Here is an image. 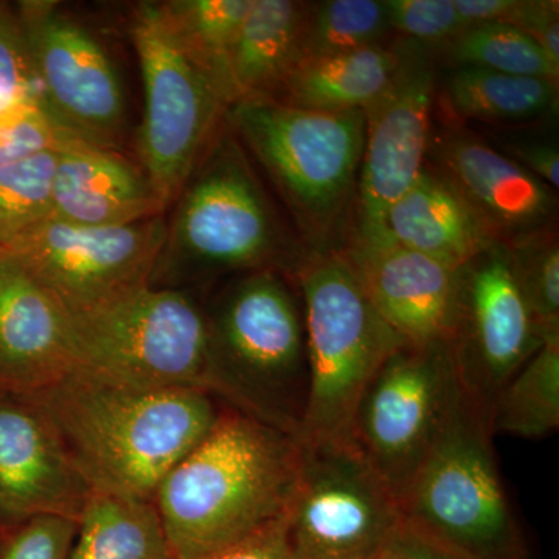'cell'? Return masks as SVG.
I'll list each match as a JSON object with an SVG mask.
<instances>
[{
    "label": "cell",
    "instance_id": "1",
    "mask_svg": "<svg viewBox=\"0 0 559 559\" xmlns=\"http://www.w3.org/2000/svg\"><path fill=\"white\" fill-rule=\"evenodd\" d=\"M21 396L40 412L92 492L138 499H154L224 407L201 390L134 388L76 366Z\"/></svg>",
    "mask_w": 559,
    "mask_h": 559
},
{
    "label": "cell",
    "instance_id": "2",
    "mask_svg": "<svg viewBox=\"0 0 559 559\" xmlns=\"http://www.w3.org/2000/svg\"><path fill=\"white\" fill-rule=\"evenodd\" d=\"M301 444L224 404L212 430L154 492L173 559H202L288 514Z\"/></svg>",
    "mask_w": 559,
    "mask_h": 559
},
{
    "label": "cell",
    "instance_id": "3",
    "mask_svg": "<svg viewBox=\"0 0 559 559\" xmlns=\"http://www.w3.org/2000/svg\"><path fill=\"white\" fill-rule=\"evenodd\" d=\"M173 202L151 285L190 290L266 270L294 277L310 257L283 226L226 120Z\"/></svg>",
    "mask_w": 559,
    "mask_h": 559
},
{
    "label": "cell",
    "instance_id": "4",
    "mask_svg": "<svg viewBox=\"0 0 559 559\" xmlns=\"http://www.w3.org/2000/svg\"><path fill=\"white\" fill-rule=\"evenodd\" d=\"M204 310L213 395L299 439L310 369L296 280L271 270L235 275Z\"/></svg>",
    "mask_w": 559,
    "mask_h": 559
},
{
    "label": "cell",
    "instance_id": "5",
    "mask_svg": "<svg viewBox=\"0 0 559 559\" xmlns=\"http://www.w3.org/2000/svg\"><path fill=\"white\" fill-rule=\"evenodd\" d=\"M307 333L305 444H349L364 390L393 352L406 345L367 297L344 250L311 252L294 274Z\"/></svg>",
    "mask_w": 559,
    "mask_h": 559
},
{
    "label": "cell",
    "instance_id": "6",
    "mask_svg": "<svg viewBox=\"0 0 559 559\" xmlns=\"http://www.w3.org/2000/svg\"><path fill=\"white\" fill-rule=\"evenodd\" d=\"M226 123L286 202L301 231L323 252L355 202L362 160L364 110L325 114L272 100H241Z\"/></svg>",
    "mask_w": 559,
    "mask_h": 559
},
{
    "label": "cell",
    "instance_id": "7",
    "mask_svg": "<svg viewBox=\"0 0 559 559\" xmlns=\"http://www.w3.org/2000/svg\"><path fill=\"white\" fill-rule=\"evenodd\" d=\"M64 314L73 366L134 388L213 395L207 319L191 290L150 283Z\"/></svg>",
    "mask_w": 559,
    "mask_h": 559
},
{
    "label": "cell",
    "instance_id": "8",
    "mask_svg": "<svg viewBox=\"0 0 559 559\" xmlns=\"http://www.w3.org/2000/svg\"><path fill=\"white\" fill-rule=\"evenodd\" d=\"M487 414L460 396L400 499L401 520L468 559H528Z\"/></svg>",
    "mask_w": 559,
    "mask_h": 559
},
{
    "label": "cell",
    "instance_id": "9",
    "mask_svg": "<svg viewBox=\"0 0 559 559\" xmlns=\"http://www.w3.org/2000/svg\"><path fill=\"white\" fill-rule=\"evenodd\" d=\"M131 39L143 80L139 165L165 205L178 197L234 105L230 92L173 36L159 2L132 11Z\"/></svg>",
    "mask_w": 559,
    "mask_h": 559
},
{
    "label": "cell",
    "instance_id": "10",
    "mask_svg": "<svg viewBox=\"0 0 559 559\" xmlns=\"http://www.w3.org/2000/svg\"><path fill=\"white\" fill-rule=\"evenodd\" d=\"M460 389L450 347L406 344L382 364L364 390L349 428V444L400 499L428 457Z\"/></svg>",
    "mask_w": 559,
    "mask_h": 559
},
{
    "label": "cell",
    "instance_id": "11",
    "mask_svg": "<svg viewBox=\"0 0 559 559\" xmlns=\"http://www.w3.org/2000/svg\"><path fill=\"white\" fill-rule=\"evenodd\" d=\"M300 444L299 480L286 514L294 557H380L401 521L399 499L352 444Z\"/></svg>",
    "mask_w": 559,
    "mask_h": 559
},
{
    "label": "cell",
    "instance_id": "12",
    "mask_svg": "<svg viewBox=\"0 0 559 559\" xmlns=\"http://www.w3.org/2000/svg\"><path fill=\"white\" fill-rule=\"evenodd\" d=\"M14 10L51 119L81 142L119 151L127 98L109 51L58 2L25 0Z\"/></svg>",
    "mask_w": 559,
    "mask_h": 559
},
{
    "label": "cell",
    "instance_id": "13",
    "mask_svg": "<svg viewBox=\"0 0 559 559\" xmlns=\"http://www.w3.org/2000/svg\"><path fill=\"white\" fill-rule=\"evenodd\" d=\"M165 237L164 215L127 226L49 218L0 250L73 311L150 285Z\"/></svg>",
    "mask_w": 559,
    "mask_h": 559
},
{
    "label": "cell",
    "instance_id": "14",
    "mask_svg": "<svg viewBox=\"0 0 559 559\" xmlns=\"http://www.w3.org/2000/svg\"><path fill=\"white\" fill-rule=\"evenodd\" d=\"M437 94L439 72L432 49L403 39L395 76L364 109L366 138L353 202L352 245L389 241L385 213L426 167Z\"/></svg>",
    "mask_w": 559,
    "mask_h": 559
},
{
    "label": "cell",
    "instance_id": "15",
    "mask_svg": "<svg viewBox=\"0 0 559 559\" xmlns=\"http://www.w3.org/2000/svg\"><path fill=\"white\" fill-rule=\"evenodd\" d=\"M543 345L503 242L459 270L448 341L463 395L489 415L500 389Z\"/></svg>",
    "mask_w": 559,
    "mask_h": 559
},
{
    "label": "cell",
    "instance_id": "16",
    "mask_svg": "<svg viewBox=\"0 0 559 559\" xmlns=\"http://www.w3.org/2000/svg\"><path fill=\"white\" fill-rule=\"evenodd\" d=\"M426 165L454 187L500 242L555 227L557 191L468 130L432 127Z\"/></svg>",
    "mask_w": 559,
    "mask_h": 559
},
{
    "label": "cell",
    "instance_id": "17",
    "mask_svg": "<svg viewBox=\"0 0 559 559\" xmlns=\"http://www.w3.org/2000/svg\"><path fill=\"white\" fill-rule=\"evenodd\" d=\"M92 489L32 401L0 393V520L39 516L79 521Z\"/></svg>",
    "mask_w": 559,
    "mask_h": 559
},
{
    "label": "cell",
    "instance_id": "18",
    "mask_svg": "<svg viewBox=\"0 0 559 559\" xmlns=\"http://www.w3.org/2000/svg\"><path fill=\"white\" fill-rule=\"evenodd\" d=\"M344 250L381 319L407 344L450 341L459 270L392 241Z\"/></svg>",
    "mask_w": 559,
    "mask_h": 559
},
{
    "label": "cell",
    "instance_id": "19",
    "mask_svg": "<svg viewBox=\"0 0 559 559\" xmlns=\"http://www.w3.org/2000/svg\"><path fill=\"white\" fill-rule=\"evenodd\" d=\"M72 366L60 301L0 250V393L31 395Z\"/></svg>",
    "mask_w": 559,
    "mask_h": 559
},
{
    "label": "cell",
    "instance_id": "20",
    "mask_svg": "<svg viewBox=\"0 0 559 559\" xmlns=\"http://www.w3.org/2000/svg\"><path fill=\"white\" fill-rule=\"evenodd\" d=\"M165 209L142 167L119 151L79 139L58 150L51 218L83 226H127L164 215Z\"/></svg>",
    "mask_w": 559,
    "mask_h": 559
},
{
    "label": "cell",
    "instance_id": "21",
    "mask_svg": "<svg viewBox=\"0 0 559 559\" xmlns=\"http://www.w3.org/2000/svg\"><path fill=\"white\" fill-rule=\"evenodd\" d=\"M384 230L389 241L455 271L500 242L454 187L428 165L385 213Z\"/></svg>",
    "mask_w": 559,
    "mask_h": 559
},
{
    "label": "cell",
    "instance_id": "22",
    "mask_svg": "<svg viewBox=\"0 0 559 559\" xmlns=\"http://www.w3.org/2000/svg\"><path fill=\"white\" fill-rule=\"evenodd\" d=\"M308 7L297 0H253L227 62L235 103L275 100L301 60Z\"/></svg>",
    "mask_w": 559,
    "mask_h": 559
},
{
    "label": "cell",
    "instance_id": "23",
    "mask_svg": "<svg viewBox=\"0 0 559 559\" xmlns=\"http://www.w3.org/2000/svg\"><path fill=\"white\" fill-rule=\"evenodd\" d=\"M401 58L403 39L329 57L305 58L290 70L272 102L312 112L364 110L389 86Z\"/></svg>",
    "mask_w": 559,
    "mask_h": 559
},
{
    "label": "cell",
    "instance_id": "24",
    "mask_svg": "<svg viewBox=\"0 0 559 559\" xmlns=\"http://www.w3.org/2000/svg\"><path fill=\"white\" fill-rule=\"evenodd\" d=\"M451 69L437 97L459 119L516 124L557 116L558 81L466 66Z\"/></svg>",
    "mask_w": 559,
    "mask_h": 559
},
{
    "label": "cell",
    "instance_id": "25",
    "mask_svg": "<svg viewBox=\"0 0 559 559\" xmlns=\"http://www.w3.org/2000/svg\"><path fill=\"white\" fill-rule=\"evenodd\" d=\"M69 559H173L154 499L92 492Z\"/></svg>",
    "mask_w": 559,
    "mask_h": 559
},
{
    "label": "cell",
    "instance_id": "26",
    "mask_svg": "<svg viewBox=\"0 0 559 559\" xmlns=\"http://www.w3.org/2000/svg\"><path fill=\"white\" fill-rule=\"evenodd\" d=\"M492 436L539 440L559 429V340L544 341L500 389L488 415Z\"/></svg>",
    "mask_w": 559,
    "mask_h": 559
},
{
    "label": "cell",
    "instance_id": "27",
    "mask_svg": "<svg viewBox=\"0 0 559 559\" xmlns=\"http://www.w3.org/2000/svg\"><path fill=\"white\" fill-rule=\"evenodd\" d=\"M253 0H170L162 16L182 49L231 92L229 53Z\"/></svg>",
    "mask_w": 559,
    "mask_h": 559
},
{
    "label": "cell",
    "instance_id": "28",
    "mask_svg": "<svg viewBox=\"0 0 559 559\" xmlns=\"http://www.w3.org/2000/svg\"><path fill=\"white\" fill-rule=\"evenodd\" d=\"M439 50L452 68L466 66L507 75L559 80V69L551 64L536 40L506 22L473 25Z\"/></svg>",
    "mask_w": 559,
    "mask_h": 559
},
{
    "label": "cell",
    "instance_id": "29",
    "mask_svg": "<svg viewBox=\"0 0 559 559\" xmlns=\"http://www.w3.org/2000/svg\"><path fill=\"white\" fill-rule=\"evenodd\" d=\"M390 32L384 0L310 2L301 60L381 46Z\"/></svg>",
    "mask_w": 559,
    "mask_h": 559
},
{
    "label": "cell",
    "instance_id": "30",
    "mask_svg": "<svg viewBox=\"0 0 559 559\" xmlns=\"http://www.w3.org/2000/svg\"><path fill=\"white\" fill-rule=\"evenodd\" d=\"M511 271L544 341L559 340V245L557 229L510 242Z\"/></svg>",
    "mask_w": 559,
    "mask_h": 559
},
{
    "label": "cell",
    "instance_id": "31",
    "mask_svg": "<svg viewBox=\"0 0 559 559\" xmlns=\"http://www.w3.org/2000/svg\"><path fill=\"white\" fill-rule=\"evenodd\" d=\"M58 150L43 151L0 170V248L53 215Z\"/></svg>",
    "mask_w": 559,
    "mask_h": 559
},
{
    "label": "cell",
    "instance_id": "32",
    "mask_svg": "<svg viewBox=\"0 0 559 559\" xmlns=\"http://www.w3.org/2000/svg\"><path fill=\"white\" fill-rule=\"evenodd\" d=\"M76 139L58 127L39 98H31L0 112V170L43 151L61 148Z\"/></svg>",
    "mask_w": 559,
    "mask_h": 559
},
{
    "label": "cell",
    "instance_id": "33",
    "mask_svg": "<svg viewBox=\"0 0 559 559\" xmlns=\"http://www.w3.org/2000/svg\"><path fill=\"white\" fill-rule=\"evenodd\" d=\"M390 31L439 50L465 31L454 0H384Z\"/></svg>",
    "mask_w": 559,
    "mask_h": 559
},
{
    "label": "cell",
    "instance_id": "34",
    "mask_svg": "<svg viewBox=\"0 0 559 559\" xmlns=\"http://www.w3.org/2000/svg\"><path fill=\"white\" fill-rule=\"evenodd\" d=\"M39 98L38 81L22 35L16 10L0 3V112Z\"/></svg>",
    "mask_w": 559,
    "mask_h": 559
},
{
    "label": "cell",
    "instance_id": "35",
    "mask_svg": "<svg viewBox=\"0 0 559 559\" xmlns=\"http://www.w3.org/2000/svg\"><path fill=\"white\" fill-rule=\"evenodd\" d=\"M76 522L61 516H39L17 525L0 559H69Z\"/></svg>",
    "mask_w": 559,
    "mask_h": 559
},
{
    "label": "cell",
    "instance_id": "36",
    "mask_svg": "<svg viewBox=\"0 0 559 559\" xmlns=\"http://www.w3.org/2000/svg\"><path fill=\"white\" fill-rule=\"evenodd\" d=\"M506 24L527 33L559 69V3L557 0H514Z\"/></svg>",
    "mask_w": 559,
    "mask_h": 559
},
{
    "label": "cell",
    "instance_id": "37",
    "mask_svg": "<svg viewBox=\"0 0 559 559\" xmlns=\"http://www.w3.org/2000/svg\"><path fill=\"white\" fill-rule=\"evenodd\" d=\"M496 148L543 180L551 190L559 187V151L555 142L539 139H498Z\"/></svg>",
    "mask_w": 559,
    "mask_h": 559
},
{
    "label": "cell",
    "instance_id": "38",
    "mask_svg": "<svg viewBox=\"0 0 559 559\" xmlns=\"http://www.w3.org/2000/svg\"><path fill=\"white\" fill-rule=\"evenodd\" d=\"M202 559H296L290 549L285 520L261 530L241 543Z\"/></svg>",
    "mask_w": 559,
    "mask_h": 559
},
{
    "label": "cell",
    "instance_id": "39",
    "mask_svg": "<svg viewBox=\"0 0 559 559\" xmlns=\"http://www.w3.org/2000/svg\"><path fill=\"white\" fill-rule=\"evenodd\" d=\"M377 559H468L406 524L396 525Z\"/></svg>",
    "mask_w": 559,
    "mask_h": 559
},
{
    "label": "cell",
    "instance_id": "40",
    "mask_svg": "<svg viewBox=\"0 0 559 559\" xmlns=\"http://www.w3.org/2000/svg\"><path fill=\"white\" fill-rule=\"evenodd\" d=\"M465 28L487 22H507L514 0H454Z\"/></svg>",
    "mask_w": 559,
    "mask_h": 559
}]
</instances>
